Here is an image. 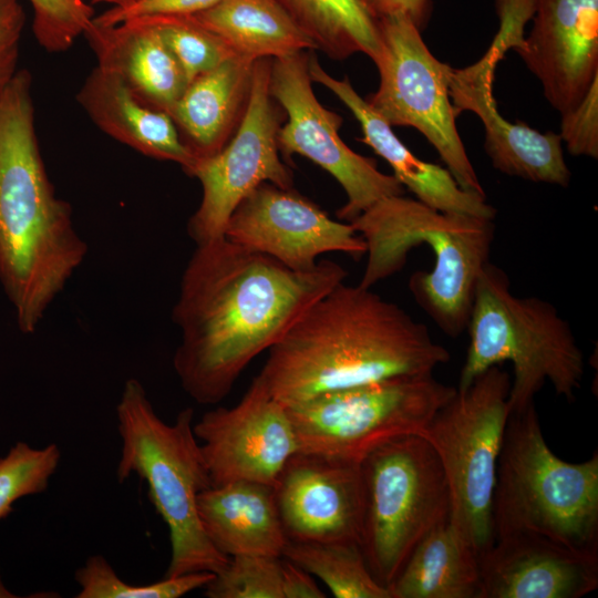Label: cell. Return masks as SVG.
I'll use <instances>...</instances> for the list:
<instances>
[{
  "label": "cell",
  "instance_id": "6da1fadb",
  "mask_svg": "<svg viewBox=\"0 0 598 598\" xmlns=\"http://www.w3.org/2000/svg\"><path fill=\"white\" fill-rule=\"evenodd\" d=\"M347 277L333 260L297 271L225 236L196 245L172 311L184 391L199 404L220 402L257 355Z\"/></svg>",
  "mask_w": 598,
  "mask_h": 598
},
{
  "label": "cell",
  "instance_id": "7a4b0ae2",
  "mask_svg": "<svg viewBox=\"0 0 598 598\" xmlns=\"http://www.w3.org/2000/svg\"><path fill=\"white\" fill-rule=\"evenodd\" d=\"M260 373L287 408L374 382L433 373L450 351L404 309L359 283L313 302L269 350Z\"/></svg>",
  "mask_w": 598,
  "mask_h": 598
},
{
  "label": "cell",
  "instance_id": "3957f363",
  "mask_svg": "<svg viewBox=\"0 0 598 598\" xmlns=\"http://www.w3.org/2000/svg\"><path fill=\"white\" fill-rule=\"evenodd\" d=\"M86 254L42 161L32 76L18 70L0 97V282L23 333L35 331Z\"/></svg>",
  "mask_w": 598,
  "mask_h": 598
},
{
  "label": "cell",
  "instance_id": "277c9868",
  "mask_svg": "<svg viewBox=\"0 0 598 598\" xmlns=\"http://www.w3.org/2000/svg\"><path fill=\"white\" fill-rule=\"evenodd\" d=\"M349 223L367 246L360 286L372 288L395 275L412 248L429 245L434 267L414 271L409 290L446 336L457 338L466 330L480 272L489 261L494 219L441 212L395 195L378 200Z\"/></svg>",
  "mask_w": 598,
  "mask_h": 598
},
{
  "label": "cell",
  "instance_id": "5b68a950",
  "mask_svg": "<svg viewBox=\"0 0 598 598\" xmlns=\"http://www.w3.org/2000/svg\"><path fill=\"white\" fill-rule=\"evenodd\" d=\"M466 329L470 342L457 390L486 369L509 362V413L535 403L546 382L556 395L576 399L585 358L569 322L551 302L514 295L507 274L491 261L480 272Z\"/></svg>",
  "mask_w": 598,
  "mask_h": 598
},
{
  "label": "cell",
  "instance_id": "8992f818",
  "mask_svg": "<svg viewBox=\"0 0 598 598\" xmlns=\"http://www.w3.org/2000/svg\"><path fill=\"white\" fill-rule=\"evenodd\" d=\"M122 440L116 466L120 483L136 474L148 486V497L168 527L171 560L164 577L196 571L218 573L229 557L215 548L197 512V496L212 486L194 434V410L181 411L174 423L155 412L137 379L125 381L116 405Z\"/></svg>",
  "mask_w": 598,
  "mask_h": 598
},
{
  "label": "cell",
  "instance_id": "52a82bcc",
  "mask_svg": "<svg viewBox=\"0 0 598 598\" xmlns=\"http://www.w3.org/2000/svg\"><path fill=\"white\" fill-rule=\"evenodd\" d=\"M494 539L537 534L598 554V453L579 463L547 445L535 403L508 415L492 501Z\"/></svg>",
  "mask_w": 598,
  "mask_h": 598
},
{
  "label": "cell",
  "instance_id": "ba28073f",
  "mask_svg": "<svg viewBox=\"0 0 598 598\" xmlns=\"http://www.w3.org/2000/svg\"><path fill=\"white\" fill-rule=\"evenodd\" d=\"M360 548L374 579L389 589L415 546L450 518L445 473L421 435L391 441L361 463Z\"/></svg>",
  "mask_w": 598,
  "mask_h": 598
},
{
  "label": "cell",
  "instance_id": "9c48e42d",
  "mask_svg": "<svg viewBox=\"0 0 598 598\" xmlns=\"http://www.w3.org/2000/svg\"><path fill=\"white\" fill-rule=\"evenodd\" d=\"M511 375L493 365L445 403L421 432L436 452L450 491V522L480 556L493 543L492 501L509 415Z\"/></svg>",
  "mask_w": 598,
  "mask_h": 598
},
{
  "label": "cell",
  "instance_id": "30bf717a",
  "mask_svg": "<svg viewBox=\"0 0 598 598\" xmlns=\"http://www.w3.org/2000/svg\"><path fill=\"white\" fill-rule=\"evenodd\" d=\"M433 373L396 377L288 408L299 451L360 464L380 446L420 435L456 393Z\"/></svg>",
  "mask_w": 598,
  "mask_h": 598
},
{
  "label": "cell",
  "instance_id": "8fae6325",
  "mask_svg": "<svg viewBox=\"0 0 598 598\" xmlns=\"http://www.w3.org/2000/svg\"><path fill=\"white\" fill-rule=\"evenodd\" d=\"M377 24L380 82L367 101L391 126L421 132L463 189L486 195L455 124L448 94L452 68L431 53L409 18L386 17Z\"/></svg>",
  "mask_w": 598,
  "mask_h": 598
},
{
  "label": "cell",
  "instance_id": "7c38bea8",
  "mask_svg": "<svg viewBox=\"0 0 598 598\" xmlns=\"http://www.w3.org/2000/svg\"><path fill=\"white\" fill-rule=\"evenodd\" d=\"M309 56L301 51L271 60L269 93L287 114L278 130V147L288 165L299 154L336 178L347 195L337 216L349 223L378 200L403 195L404 187L393 175L380 172L375 159L355 153L341 140L342 117L321 105L313 93Z\"/></svg>",
  "mask_w": 598,
  "mask_h": 598
},
{
  "label": "cell",
  "instance_id": "4fadbf2b",
  "mask_svg": "<svg viewBox=\"0 0 598 598\" xmlns=\"http://www.w3.org/2000/svg\"><path fill=\"white\" fill-rule=\"evenodd\" d=\"M271 60L255 62L248 105L231 138L213 156L198 159L190 173L203 189L187 224L196 245L224 236L234 209L260 184L292 187V172L281 161L277 142L282 114L269 93Z\"/></svg>",
  "mask_w": 598,
  "mask_h": 598
},
{
  "label": "cell",
  "instance_id": "5bb4252c",
  "mask_svg": "<svg viewBox=\"0 0 598 598\" xmlns=\"http://www.w3.org/2000/svg\"><path fill=\"white\" fill-rule=\"evenodd\" d=\"M212 486L237 481L276 483L299 451L288 408L257 375L231 408L206 412L193 425Z\"/></svg>",
  "mask_w": 598,
  "mask_h": 598
},
{
  "label": "cell",
  "instance_id": "9a60e30c",
  "mask_svg": "<svg viewBox=\"0 0 598 598\" xmlns=\"http://www.w3.org/2000/svg\"><path fill=\"white\" fill-rule=\"evenodd\" d=\"M229 240L307 271L327 252L365 255L363 238L348 221L332 219L291 188L262 183L234 209L224 231Z\"/></svg>",
  "mask_w": 598,
  "mask_h": 598
},
{
  "label": "cell",
  "instance_id": "2e32d148",
  "mask_svg": "<svg viewBox=\"0 0 598 598\" xmlns=\"http://www.w3.org/2000/svg\"><path fill=\"white\" fill-rule=\"evenodd\" d=\"M274 491L288 540L360 542V464L297 451L282 467Z\"/></svg>",
  "mask_w": 598,
  "mask_h": 598
},
{
  "label": "cell",
  "instance_id": "e0dca14e",
  "mask_svg": "<svg viewBox=\"0 0 598 598\" xmlns=\"http://www.w3.org/2000/svg\"><path fill=\"white\" fill-rule=\"evenodd\" d=\"M533 27L515 50L564 115L598 80V0H535Z\"/></svg>",
  "mask_w": 598,
  "mask_h": 598
},
{
  "label": "cell",
  "instance_id": "ac0fdd59",
  "mask_svg": "<svg viewBox=\"0 0 598 598\" xmlns=\"http://www.w3.org/2000/svg\"><path fill=\"white\" fill-rule=\"evenodd\" d=\"M501 55L492 48L476 63L452 68L448 94L455 114L475 113L485 131V151L494 168L508 176L534 183L567 187L568 168L559 134L540 133L524 122L512 123L501 115L493 95V82Z\"/></svg>",
  "mask_w": 598,
  "mask_h": 598
},
{
  "label": "cell",
  "instance_id": "d6986e66",
  "mask_svg": "<svg viewBox=\"0 0 598 598\" xmlns=\"http://www.w3.org/2000/svg\"><path fill=\"white\" fill-rule=\"evenodd\" d=\"M478 569V598H580L598 587V554L532 533L496 537Z\"/></svg>",
  "mask_w": 598,
  "mask_h": 598
},
{
  "label": "cell",
  "instance_id": "ffe728a7",
  "mask_svg": "<svg viewBox=\"0 0 598 598\" xmlns=\"http://www.w3.org/2000/svg\"><path fill=\"white\" fill-rule=\"evenodd\" d=\"M76 100L105 134L145 156L174 162L190 176L197 158L169 114L144 103L116 73L97 65Z\"/></svg>",
  "mask_w": 598,
  "mask_h": 598
},
{
  "label": "cell",
  "instance_id": "44dd1931",
  "mask_svg": "<svg viewBox=\"0 0 598 598\" xmlns=\"http://www.w3.org/2000/svg\"><path fill=\"white\" fill-rule=\"evenodd\" d=\"M84 35L97 65L116 73L136 96L156 110L168 113L188 85L169 49L142 18L113 25L93 20Z\"/></svg>",
  "mask_w": 598,
  "mask_h": 598
},
{
  "label": "cell",
  "instance_id": "7402d4cb",
  "mask_svg": "<svg viewBox=\"0 0 598 598\" xmlns=\"http://www.w3.org/2000/svg\"><path fill=\"white\" fill-rule=\"evenodd\" d=\"M255 62L228 58L192 80L168 112L197 161L219 152L236 132L248 105Z\"/></svg>",
  "mask_w": 598,
  "mask_h": 598
},
{
  "label": "cell",
  "instance_id": "603a6c76",
  "mask_svg": "<svg viewBox=\"0 0 598 598\" xmlns=\"http://www.w3.org/2000/svg\"><path fill=\"white\" fill-rule=\"evenodd\" d=\"M202 526L227 557H282L287 544L272 485L237 481L210 486L197 496Z\"/></svg>",
  "mask_w": 598,
  "mask_h": 598
},
{
  "label": "cell",
  "instance_id": "cb8c5ba5",
  "mask_svg": "<svg viewBox=\"0 0 598 598\" xmlns=\"http://www.w3.org/2000/svg\"><path fill=\"white\" fill-rule=\"evenodd\" d=\"M348 109L361 125L360 141L391 166L392 175L416 199L441 212L495 219L497 210L487 203L486 195L463 189L446 167L414 155L367 100L353 96Z\"/></svg>",
  "mask_w": 598,
  "mask_h": 598
},
{
  "label": "cell",
  "instance_id": "d4e9b609",
  "mask_svg": "<svg viewBox=\"0 0 598 598\" xmlns=\"http://www.w3.org/2000/svg\"><path fill=\"white\" fill-rule=\"evenodd\" d=\"M192 16L235 55L251 61L317 50L278 0H219Z\"/></svg>",
  "mask_w": 598,
  "mask_h": 598
},
{
  "label": "cell",
  "instance_id": "484cf974",
  "mask_svg": "<svg viewBox=\"0 0 598 598\" xmlns=\"http://www.w3.org/2000/svg\"><path fill=\"white\" fill-rule=\"evenodd\" d=\"M389 591L391 598H478V556L448 518L415 546Z\"/></svg>",
  "mask_w": 598,
  "mask_h": 598
},
{
  "label": "cell",
  "instance_id": "4316f807",
  "mask_svg": "<svg viewBox=\"0 0 598 598\" xmlns=\"http://www.w3.org/2000/svg\"><path fill=\"white\" fill-rule=\"evenodd\" d=\"M296 24L333 60L380 53L377 20L359 0H278Z\"/></svg>",
  "mask_w": 598,
  "mask_h": 598
},
{
  "label": "cell",
  "instance_id": "83f0119b",
  "mask_svg": "<svg viewBox=\"0 0 598 598\" xmlns=\"http://www.w3.org/2000/svg\"><path fill=\"white\" fill-rule=\"evenodd\" d=\"M282 558L318 577L336 598H391L370 573L359 543L287 540Z\"/></svg>",
  "mask_w": 598,
  "mask_h": 598
},
{
  "label": "cell",
  "instance_id": "f1b7e54d",
  "mask_svg": "<svg viewBox=\"0 0 598 598\" xmlns=\"http://www.w3.org/2000/svg\"><path fill=\"white\" fill-rule=\"evenodd\" d=\"M215 574L196 571L147 585L123 581L102 555L90 556L74 574L80 586L76 598H179L204 588Z\"/></svg>",
  "mask_w": 598,
  "mask_h": 598
},
{
  "label": "cell",
  "instance_id": "f546056e",
  "mask_svg": "<svg viewBox=\"0 0 598 598\" xmlns=\"http://www.w3.org/2000/svg\"><path fill=\"white\" fill-rule=\"evenodd\" d=\"M141 18L158 33L181 65L188 83L235 55L219 37L204 28L192 14Z\"/></svg>",
  "mask_w": 598,
  "mask_h": 598
},
{
  "label": "cell",
  "instance_id": "4dcf8cb0",
  "mask_svg": "<svg viewBox=\"0 0 598 598\" xmlns=\"http://www.w3.org/2000/svg\"><path fill=\"white\" fill-rule=\"evenodd\" d=\"M61 461L55 443L43 448L18 442L0 457V519L13 512V503L21 497L44 492Z\"/></svg>",
  "mask_w": 598,
  "mask_h": 598
},
{
  "label": "cell",
  "instance_id": "1f68e13d",
  "mask_svg": "<svg viewBox=\"0 0 598 598\" xmlns=\"http://www.w3.org/2000/svg\"><path fill=\"white\" fill-rule=\"evenodd\" d=\"M282 557L236 555L204 587L208 598H283Z\"/></svg>",
  "mask_w": 598,
  "mask_h": 598
},
{
  "label": "cell",
  "instance_id": "d6a6232c",
  "mask_svg": "<svg viewBox=\"0 0 598 598\" xmlns=\"http://www.w3.org/2000/svg\"><path fill=\"white\" fill-rule=\"evenodd\" d=\"M33 9L32 30L48 52H63L84 35L93 21L92 7L82 0H29Z\"/></svg>",
  "mask_w": 598,
  "mask_h": 598
},
{
  "label": "cell",
  "instance_id": "836d02e7",
  "mask_svg": "<svg viewBox=\"0 0 598 598\" xmlns=\"http://www.w3.org/2000/svg\"><path fill=\"white\" fill-rule=\"evenodd\" d=\"M559 136L573 156L598 157V80L574 110L561 115Z\"/></svg>",
  "mask_w": 598,
  "mask_h": 598
},
{
  "label": "cell",
  "instance_id": "e575fe53",
  "mask_svg": "<svg viewBox=\"0 0 598 598\" xmlns=\"http://www.w3.org/2000/svg\"><path fill=\"white\" fill-rule=\"evenodd\" d=\"M25 13L19 0H0V97L17 73Z\"/></svg>",
  "mask_w": 598,
  "mask_h": 598
},
{
  "label": "cell",
  "instance_id": "d590c367",
  "mask_svg": "<svg viewBox=\"0 0 598 598\" xmlns=\"http://www.w3.org/2000/svg\"><path fill=\"white\" fill-rule=\"evenodd\" d=\"M219 0H137L124 8H111L93 20L103 25L157 14H195L204 11Z\"/></svg>",
  "mask_w": 598,
  "mask_h": 598
},
{
  "label": "cell",
  "instance_id": "8d00e7d4",
  "mask_svg": "<svg viewBox=\"0 0 598 598\" xmlns=\"http://www.w3.org/2000/svg\"><path fill=\"white\" fill-rule=\"evenodd\" d=\"M375 19L404 16L422 30L431 14V0H359Z\"/></svg>",
  "mask_w": 598,
  "mask_h": 598
},
{
  "label": "cell",
  "instance_id": "74e56055",
  "mask_svg": "<svg viewBox=\"0 0 598 598\" xmlns=\"http://www.w3.org/2000/svg\"><path fill=\"white\" fill-rule=\"evenodd\" d=\"M281 589L283 598H324L310 574L296 564L282 558Z\"/></svg>",
  "mask_w": 598,
  "mask_h": 598
},
{
  "label": "cell",
  "instance_id": "f35d334b",
  "mask_svg": "<svg viewBox=\"0 0 598 598\" xmlns=\"http://www.w3.org/2000/svg\"><path fill=\"white\" fill-rule=\"evenodd\" d=\"M86 3H107L111 4L112 8H124L127 7L137 0H82Z\"/></svg>",
  "mask_w": 598,
  "mask_h": 598
},
{
  "label": "cell",
  "instance_id": "ab89813d",
  "mask_svg": "<svg viewBox=\"0 0 598 598\" xmlns=\"http://www.w3.org/2000/svg\"><path fill=\"white\" fill-rule=\"evenodd\" d=\"M6 594H9L2 586L1 581H0V597H4V596H8Z\"/></svg>",
  "mask_w": 598,
  "mask_h": 598
}]
</instances>
